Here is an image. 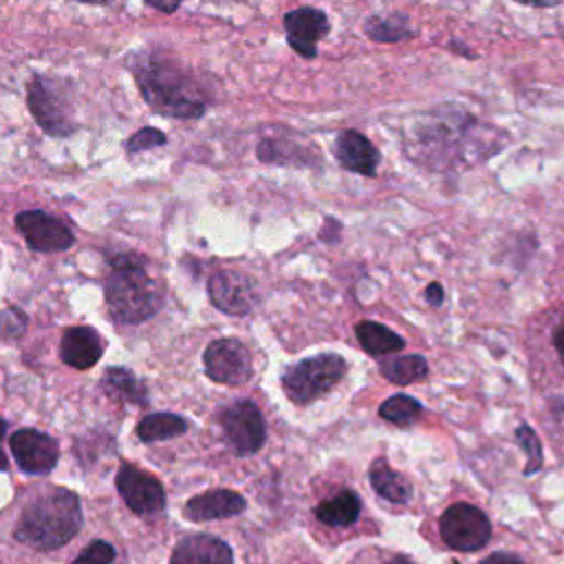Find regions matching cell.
Listing matches in <instances>:
<instances>
[{
  "instance_id": "6da1fadb",
  "label": "cell",
  "mask_w": 564,
  "mask_h": 564,
  "mask_svg": "<svg viewBox=\"0 0 564 564\" xmlns=\"http://www.w3.org/2000/svg\"><path fill=\"white\" fill-rule=\"evenodd\" d=\"M79 529L82 505L77 494L64 488H53L25 507L14 536L32 549L53 551L64 547Z\"/></svg>"
},
{
  "instance_id": "7a4b0ae2",
  "label": "cell",
  "mask_w": 564,
  "mask_h": 564,
  "mask_svg": "<svg viewBox=\"0 0 564 564\" xmlns=\"http://www.w3.org/2000/svg\"><path fill=\"white\" fill-rule=\"evenodd\" d=\"M113 271L107 280V305L120 324L150 320L163 303L157 282L146 273L144 260L135 254H120L111 260Z\"/></svg>"
},
{
  "instance_id": "3957f363",
  "label": "cell",
  "mask_w": 564,
  "mask_h": 564,
  "mask_svg": "<svg viewBox=\"0 0 564 564\" xmlns=\"http://www.w3.org/2000/svg\"><path fill=\"white\" fill-rule=\"evenodd\" d=\"M135 75L146 102L157 113L181 120H195L206 113V100L199 96L195 82L183 71L155 60L142 64Z\"/></svg>"
},
{
  "instance_id": "277c9868",
  "label": "cell",
  "mask_w": 564,
  "mask_h": 564,
  "mask_svg": "<svg viewBox=\"0 0 564 564\" xmlns=\"http://www.w3.org/2000/svg\"><path fill=\"white\" fill-rule=\"evenodd\" d=\"M346 372V359L338 353L307 357L282 375V389L294 404H311L327 395Z\"/></svg>"
},
{
  "instance_id": "5b68a950",
  "label": "cell",
  "mask_w": 564,
  "mask_h": 564,
  "mask_svg": "<svg viewBox=\"0 0 564 564\" xmlns=\"http://www.w3.org/2000/svg\"><path fill=\"white\" fill-rule=\"evenodd\" d=\"M441 538L454 551H479L492 538V525L488 516L467 503L452 505L441 516Z\"/></svg>"
},
{
  "instance_id": "8992f818",
  "label": "cell",
  "mask_w": 564,
  "mask_h": 564,
  "mask_svg": "<svg viewBox=\"0 0 564 564\" xmlns=\"http://www.w3.org/2000/svg\"><path fill=\"white\" fill-rule=\"evenodd\" d=\"M206 375L217 384L238 387L252 378V357L247 346L236 338L214 340L204 353Z\"/></svg>"
},
{
  "instance_id": "52a82bcc",
  "label": "cell",
  "mask_w": 564,
  "mask_h": 564,
  "mask_svg": "<svg viewBox=\"0 0 564 564\" xmlns=\"http://www.w3.org/2000/svg\"><path fill=\"white\" fill-rule=\"evenodd\" d=\"M29 109L40 128L53 137H69L75 131L66 100L45 75H36L29 84Z\"/></svg>"
},
{
  "instance_id": "ba28073f",
  "label": "cell",
  "mask_w": 564,
  "mask_h": 564,
  "mask_svg": "<svg viewBox=\"0 0 564 564\" xmlns=\"http://www.w3.org/2000/svg\"><path fill=\"white\" fill-rule=\"evenodd\" d=\"M118 492L137 516H155L165 507L163 486L144 469L124 463L115 479Z\"/></svg>"
},
{
  "instance_id": "9c48e42d",
  "label": "cell",
  "mask_w": 564,
  "mask_h": 564,
  "mask_svg": "<svg viewBox=\"0 0 564 564\" xmlns=\"http://www.w3.org/2000/svg\"><path fill=\"white\" fill-rule=\"evenodd\" d=\"M221 426L228 443L238 456L256 454L265 443V421L260 410L249 402H238L223 410Z\"/></svg>"
},
{
  "instance_id": "30bf717a",
  "label": "cell",
  "mask_w": 564,
  "mask_h": 564,
  "mask_svg": "<svg viewBox=\"0 0 564 564\" xmlns=\"http://www.w3.org/2000/svg\"><path fill=\"white\" fill-rule=\"evenodd\" d=\"M16 228L25 236L27 245L34 252L51 254V252H64L75 243L73 232L56 217L42 212V210H27L16 217Z\"/></svg>"
},
{
  "instance_id": "8fae6325",
  "label": "cell",
  "mask_w": 564,
  "mask_h": 564,
  "mask_svg": "<svg viewBox=\"0 0 564 564\" xmlns=\"http://www.w3.org/2000/svg\"><path fill=\"white\" fill-rule=\"evenodd\" d=\"M10 445L19 467L27 475H49L60 456V450L53 437L34 428L19 430L12 437Z\"/></svg>"
},
{
  "instance_id": "7c38bea8",
  "label": "cell",
  "mask_w": 564,
  "mask_h": 564,
  "mask_svg": "<svg viewBox=\"0 0 564 564\" xmlns=\"http://www.w3.org/2000/svg\"><path fill=\"white\" fill-rule=\"evenodd\" d=\"M210 301L230 316H247L256 305L254 280L238 271H219L210 278Z\"/></svg>"
},
{
  "instance_id": "4fadbf2b",
  "label": "cell",
  "mask_w": 564,
  "mask_h": 564,
  "mask_svg": "<svg viewBox=\"0 0 564 564\" xmlns=\"http://www.w3.org/2000/svg\"><path fill=\"white\" fill-rule=\"evenodd\" d=\"M290 45L303 58H316L318 42L329 34V19L320 10L303 8L285 16Z\"/></svg>"
},
{
  "instance_id": "5bb4252c",
  "label": "cell",
  "mask_w": 564,
  "mask_h": 564,
  "mask_svg": "<svg viewBox=\"0 0 564 564\" xmlns=\"http://www.w3.org/2000/svg\"><path fill=\"white\" fill-rule=\"evenodd\" d=\"M105 355V342L100 333L90 327H71L60 342V357L64 364L77 370L96 366Z\"/></svg>"
},
{
  "instance_id": "9a60e30c",
  "label": "cell",
  "mask_w": 564,
  "mask_h": 564,
  "mask_svg": "<svg viewBox=\"0 0 564 564\" xmlns=\"http://www.w3.org/2000/svg\"><path fill=\"white\" fill-rule=\"evenodd\" d=\"M170 564H234V553L221 538L197 534L174 547Z\"/></svg>"
},
{
  "instance_id": "2e32d148",
  "label": "cell",
  "mask_w": 564,
  "mask_h": 564,
  "mask_svg": "<svg viewBox=\"0 0 564 564\" xmlns=\"http://www.w3.org/2000/svg\"><path fill=\"white\" fill-rule=\"evenodd\" d=\"M335 157L340 165L348 172L364 176H375L380 165V152L361 133L344 131L335 142Z\"/></svg>"
},
{
  "instance_id": "e0dca14e",
  "label": "cell",
  "mask_w": 564,
  "mask_h": 564,
  "mask_svg": "<svg viewBox=\"0 0 564 564\" xmlns=\"http://www.w3.org/2000/svg\"><path fill=\"white\" fill-rule=\"evenodd\" d=\"M245 499L232 490H214L206 492L201 496H195L187 501L183 514L195 523H208V520H221L232 518L245 512Z\"/></svg>"
},
{
  "instance_id": "ac0fdd59",
  "label": "cell",
  "mask_w": 564,
  "mask_h": 564,
  "mask_svg": "<svg viewBox=\"0 0 564 564\" xmlns=\"http://www.w3.org/2000/svg\"><path fill=\"white\" fill-rule=\"evenodd\" d=\"M370 486L382 499H387L391 503H406L413 494L410 483L400 473H395L387 458L372 461V465H370Z\"/></svg>"
},
{
  "instance_id": "d6986e66",
  "label": "cell",
  "mask_w": 564,
  "mask_h": 564,
  "mask_svg": "<svg viewBox=\"0 0 564 564\" xmlns=\"http://www.w3.org/2000/svg\"><path fill=\"white\" fill-rule=\"evenodd\" d=\"M355 335H357L359 344L364 346V351L370 355L397 353L404 346V340L380 322H370V320L359 322L355 327Z\"/></svg>"
},
{
  "instance_id": "ffe728a7",
  "label": "cell",
  "mask_w": 564,
  "mask_h": 564,
  "mask_svg": "<svg viewBox=\"0 0 564 564\" xmlns=\"http://www.w3.org/2000/svg\"><path fill=\"white\" fill-rule=\"evenodd\" d=\"M187 430V421L179 415L172 413H157L148 415L139 421L137 434L144 443H157V441H168L174 437H181Z\"/></svg>"
},
{
  "instance_id": "44dd1931",
  "label": "cell",
  "mask_w": 564,
  "mask_h": 564,
  "mask_svg": "<svg viewBox=\"0 0 564 564\" xmlns=\"http://www.w3.org/2000/svg\"><path fill=\"white\" fill-rule=\"evenodd\" d=\"M359 510H361V503H359L357 494L346 490V492H340L338 496L320 503L316 510V516L329 527H344V525H351L357 520Z\"/></svg>"
},
{
  "instance_id": "7402d4cb",
  "label": "cell",
  "mask_w": 564,
  "mask_h": 564,
  "mask_svg": "<svg viewBox=\"0 0 564 564\" xmlns=\"http://www.w3.org/2000/svg\"><path fill=\"white\" fill-rule=\"evenodd\" d=\"M105 389L111 397H118L126 404H146V387L126 368H109L105 375Z\"/></svg>"
},
{
  "instance_id": "603a6c76",
  "label": "cell",
  "mask_w": 564,
  "mask_h": 564,
  "mask_svg": "<svg viewBox=\"0 0 564 564\" xmlns=\"http://www.w3.org/2000/svg\"><path fill=\"white\" fill-rule=\"evenodd\" d=\"M382 375L389 382L406 387V384H413V382H419V380L426 378L428 361L421 355L393 357V359H387L382 364Z\"/></svg>"
},
{
  "instance_id": "cb8c5ba5",
  "label": "cell",
  "mask_w": 564,
  "mask_h": 564,
  "mask_svg": "<svg viewBox=\"0 0 564 564\" xmlns=\"http://www.w3.org/2000/svg\"><path fill=\"white\" fill-rule=\"evenodd\" d=\"M421 404L410 395H395L380 406V417L395 426H410L421 417Z\"/></svg>"
},
{
  "instance_id": "d4e9b609",
  "label": "cell",
  "mask_w": 564,
  "mask_h": 564,
  "mask_svg": "<svg viewBox=\"0 0 564 564\" xmlns=\"http://www.w3.org/2000/svg\"><path fill=\"white\" fill-rule=\"evenodd\" d=\"M366 34L378 42H397L410 36V27L406 25L404 16H393V19L375 16L372 21L366 23Z\"/></svg>"
},
{
  "instance_id": "484cf974",
  "label": "cell",
  "mask_w": 564,
  "mask_h": 564,
  "mask_svg": "<svg viewBox=\"0 0 564 564\" xmlns=\"http://www.w3.org/2000/svg\"><path fill=\"white\" fill-rule=\"evenodd\" d=\"M516 439L518 443L525 447L527 452V467H525V475H536L538 469L542 467V445L540 439L536 437V432L529 426H520L516 430Z\"/></svg>"
},
{
  "instance_id": "4316f807",
  "label": "cell",
  "mask_w": 564,
  "mask_h": 564,
  "mask_svg": "<svg viewBox=\"0 0 564 564\" xmlns=\"http://www.w3.org/2000/svg\"><path fill=\"white\" fill-rule=\"evenodd\" d=\"M113 560H115V547L105 540H96L75 557L73 564H113Z\"/></svg>"
},
{
  "instance_id": "83f0119b",
  "label": "cell",
  "mask_w": 564,
  "mask_h": 564,
  "mask_svg": "<svg viewBox=\"0 0 564 564\" xmlns=\"http://www.w3.org/2000/svg\"><path fill=\"white\" fill-rule=\"evenodd\" d=\"M25 327H27V318L21 309H5L3 314H0V335H3L5 340H16L25 333Z\"/></svg>"
},
{
  "instance_id": "f1b7e54d",
  "label": "cell",
  "mask_w": 564,
  "mask_h": 564,
  "mask_svg": "<svg viewBox=\"0 0 564 564\" xmlns=\"http://www.w3.org/2000/svg\"><path fill=\"white\" fill-rule=\"evenodd\" d=\"M163 144H165V135L161 131L144 128L128 139L126 148H128L131 155H135V152H144V150H150V148H157V146H163Z\"/></svg>"
},
{
  "instance_id": "f546056e",
  "label": "cell",
  "mask_w": 564,
  "mask_h": 564,
  "mask_svg": "<svg viewBox=\"0 0 564 564\" xmlns=\"http://www.w3.org/2000/svg\"><path fill=\"white\" fill-rule=\"evenodd\" d=\"M146 3H148L152 10L161 12V14H172V12L179 10L181 0H146Z\"/></svg>"
},
{
  "instance_id": "4dcf8cb0",
  "label": "cell",
  "mask_w": 564,
  "mask_h": 564,
  "mask_svg": "<svg viewBox=\"0 0 564 564\" xmlns=\"http://www.w3.org/2000/svg\"><path fill=\"white\" fill-rule=\"evenodd\" d=\"M481 564H525V562L514 553H492Z\"/></svg>"
},
{
  "instance_id": "1f68e13d",
  "label": "cell",
  "mask_w": 564,
  "mask_h": 564,
  "mask_svg": "<svg viewBox=\"0 0 564 564\" xmlns=\"http://www.w3.org/2000/svg\"><path fill=\"white\" fill-rule=\"evenodd\" d=\"M426 298H428V303L432 305V307H441L443 305V287L441 285H428V290H426Z\"/></svg>"
},
{
  "instance_id": "d6a6232c",
  "label": "cell",
  "mask_w": 564,
  "mask_h": 564,
  "mask_svg": "<svg viewBox=\"0 0 564 564\" xmlns=\"http://www.w3.org/2000/svg\"><path fill=\"white\" fill-rule=\"evenodd\" d=\"M5 432H8V421L0 419V473H5V469H8V456H5V450H3Z\"/></svg>"
},
{
  "instance_id": "836d02e7",
  "label": "cell",
  "mask_w": 564,
  "mask_h": 564,
  "mask_svg": "<svg viewBox=\"0 0 564 564\" xmlns=\"http://www.w3.org/2000/svg\"><path fill=\"white\" fill-rule=\"evenodd\" d=\"M518 3L531 5V8H555L562 3V0H518Z\"/></svg>"
},
{
  "instance_id": "e575fe53",
  "label": "cell",
  "mask_w": 564,
  "mask_h": 564,
  "mask_svg": "<svg viewBox=\"0 0 564 564\" xmlns=\"http://www.w3.org/2000/svg\"><path fill=\"white\" fill-rule=\"evenodd\" d=\"M553 342H555L557 355H560V359H562V364H564V327H560V329L555 331V335H553Z\"/></svg>"
},
{
  "instance_id": "d590c367",
  "label": "cell",
  "mask_w": 564,
  "mask_h": 564,
  "mask_svg": "<svg viewBox=\"0 0 564 564\" xmlns=\"http://www.w3.org/2000/svg\"><path fill=\"white\" fill-rule=\"evenodd\" d=\"M551 408H553V413H555L557 417L564 419V400H555V402L551 404Z\"/></svg>"
},
{
  "instance_id": "8d00e7d4",
  "label": "cell",
  "mask_w": 564,
  "mask_h": 564,
  "mask_svg": "<svg viewBox=\"0 0 564 564\" xmlns=\"http://www.w3.org/2000/svg\"><path fill=\"white\" fill-rule=\"evenodd\" d=\"M77 3H88V5H107L111 0H77Z\"/></svg>"
},
{
  "instance_id": "74e56055",
  "label": "cell",
  "mask_w": 564,
  "mask_h": 564,
  "mask_svg": "<svg viewBox=\"0 0 564 564\" xmlns=\"http://www.w3.org/2000/svg\"><path fill=\"white\" fill-rule=\"evenodd\" d=\"M387 564H413L410 560H406V557H393L391 562H387Z\"/></svg>"
}]
</instances>
